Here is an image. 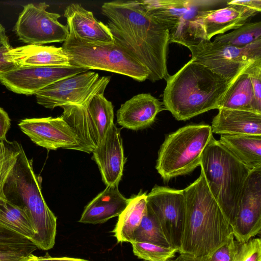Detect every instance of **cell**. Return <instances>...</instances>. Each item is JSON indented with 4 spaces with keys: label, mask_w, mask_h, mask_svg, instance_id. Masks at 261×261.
Returning a JSON list of instances; mask_svg holds the SVG:
<instances>
[{
    "label": "cell",
    "mask_w": 261,
    "mask_h": 261,
    "mask_svg": "<svg viewBox=\"0 0 261 261\" xmlns=\"http://www.w3.org/2000/svg\"><path fill=\"white\" fill-rule=\"evenodd\" d=\"M200 166L211 192L230 225L251 170L214 137L202 152Z\"/></svg>",
    "instance_id": "5b68a950"
},
{
    "label": "cell",
    "mask_w": 261,
    "mask_h": 261,
    "mask_svg": "<svg viewBox=\"0 0 261 261\" xmlns=\"http://www.w3.org/2000/svg\"><path fill=\"white\" fill-rule=\"evenodd\" d=\"M237 261H261V241L259 238H252L242 244Z\"/></svg>",
    "instance_id": "836d02e7"
},
{
    "label": "cell",
    "mask_w": 261,
    "mask_h": 261,
    "mask_svg": "<svg viewBox=\"0 0 261 261\" xmlns=\"http://www.w3.org/2000/svg\"><path fill=\"white\" fill-rule=\"evenodd\" d=\"M237 75L227 79L191 59L166 79L163 97L164 108L178 121L218 110Z\"/></svg>",
    "instance_id": "3957f363"
},
{
    "label": "cell",
    "mask_w": 261,
    "mask_h": 261,
    "mask_svg": "<svg viewBox=\"0 0 261 261\" xmlns=\"http://www.w3.org/2000/svg\"><path fill=\"white\" fill-rule=\"evenodd\" d=\"M257 13L241 6L229 4L222 8L200 11L196 21L201 29L204 40H211L215 35L223 34L248 22Z\"/></svg>",
    "instance_id": "2e32d148"
},
{
    "label": "cell",
    "mask_w": 261,
    "mask_h": 261,
    "mask_svg": "<svg viewBox=\"0 0 261 261\" xmlns=\"http://www.w3.org/2000/svg\"><path fill=\"white\" fill-rule=\"evenodd\" d=\"M229 4L241 6L258 13L261 11V0H233L227 1L226 5Z\"/></svg>",
    "instance_id": "8d00e7d4"
},
{
    "label": "cell",
    "mask_w": 261,
    "mask_h": 261,
    "mask_svg": "<svg viewBox=\"0 0 261 261\" xmlns=\"http://www.w3.org/2000/svg\"><path fill=\"white\" fill-rule=\"evenodd\" d=\"M42 178L37 175L23 147L5 183L6 199L25 208L35 230L31 242L39 249L47 250L55 243L57 217L47 206L41 191Z\"/></svg>",
    "instance_id": "277c9868"
},
{
    "label": "cell",
    "mask_w": 261,
    "mask_h": 261,
    "mask_svg": "<svg viewBox=\"0 0 261 261\" xmlns=\"http://www.w3.org/2000/svg\"><path fill=\"white\" fill-rule=\"evenodd\" d=\"M241 244L231 234L225 243L206 258V261H237Z\"/></svg>",
    "instance_id": "1f68e13d"
},
{
    "label": "cell",
    "mask_w": 261,
    "mask_h": 261,
    "mask_svg": "<svg viewBox=\"0 0 261 261\" xmlns=\"http://www.w3.org/2000/svg\"><path fill=\"white\" fill-rule=\"evenodd\" d=\"M225 2L198 0L194 6L182 15L177 25L169 31V43H176L188 48L204 40L201 29L196 21L197 14L201 10L211 9Z\"/></svg>",
    "instance_id": "7402d4cb"
},
{
    "label": "cell",
    "mask_w": 261,
    "mask_h": 261,
    "mask_svg": "<svg viewBox=\"0 0 261 261\" xmlns=\"http://www.w3.org/2000/svg\"><path fill=\"white\" fill-rule=\"evenodd\" d=\"M261 39V21L246 22L232 32L216 37L214 41L244 47Z\"/></svg>",
    "instance_id": "f1b7e54d"
},
{
    "label": "cell",
    "mask_w": 261,
    "mask_h": 261,
    "mask_svg": "<svg viewBox=\"0 0 261 261\" xmlns=\"http://www.w3.org/2000/svg\"><path fill=\"white\" fill-rule=\"evenodd\" d=\"M11 48H3L0 49V74L18 68L13 63L8 61L5 57V54Z\"/></svg>",
    "instance_id": "74e56055"
},
{
    "label": "cell",
    "mask_w": 261,
    "mask_h": 261,
    "mask_svg": "<svg viewBox=\"0 0 261 261\" xmlns=\"http://www.w3.org/2000/svg\"><path fill=\"white\" fill-rule=\"evenodd\" d=\"M7 232V231H0V233H2V232Z\"/></svg>",
    "instance_id": "b9f144b4"
},
{
    "label": "cell",
    "mask_w": 261,
    "mask_h": 261,
    "mask_svg": "<svg viewBox=\"0 0 261 261\" xmlns=\"http://www.w3.org/2000/svg\"><path fill=\"white\" fill-rule=\"evenodd\" d=\"M37 247H0V261H21L28 257Z\"/></svg>",
    "instance_id": "e575fe53"
},
{
    "label": "cell",
    "mask_w": 261,
    "mask_h": 261,
    "mask_svg": "<svg viewBox=\"0 0 261 261\" xmlns=\"http://www.w3.org/2000/svg\"><path fill=\"white\" fill-rule=\"evenodd\" d=\"M163 110L162 103L149 93L137 94L120 106L117 123L123 127L139 130L151 125Z\"/></svg>",
    "instance_id": "e0dca14e"
},
{
    "label": "cell",
    "mask_w": 261,
    "mask_h": 261,
    "mask_svg": "<svg viewBox=\"0 0 261 261\" xmlns=\"http://www.w3.org/2000/svg\"><path fill=\"white\" fill-rule=\"evenodd\" d=\"M250 76L257 108L261 110V58L250 63L245 69Z\"/></svg>",
    "instance_id": "d6a6232c"
},
{
    "label": "cell",
    "mask_w": 261,
    "mask_h": 261,
    "mask_svg": "<svg viewBox=\"0 0 261 261\" xmlns=\"http://www.w3.org/2000/svg\"><path fill=\"white\" fill-rule=\"evenodd\" d=\"M38 261H88L81 258L68 257H52L47 253L44 256L37 257Z\"/></svg>",
    "instance_id": "f35d334b"
},
{
    "label": "cell",
    "mask_w": 261,
    "mask_h": 261,
    "mask_svg": "<svg viewBox=\"0 0 261 261\" xmlns=\"http://www.w3.org/2000/svg\"><path fill=\"white\" fill-rule=\"evenodd\" d=\"M89 71L75 67L29 66L0 74V82L8 90L21 94H35L59 80Z\"/></svg>",
    "instance_id": "4fadbf2b"
},
{
    "label": "cell",
    "mask_w": 261,
    "mask_h": 261,
    "mask_svg": "<svg viewBox=\"0 0 261 261\" xmlns=\"http://www.w3.org/2000/svg\"><path fill=\"white\" fill-rule=\"evenodd\" d=\"M147 205L158 220L171 246L179 249L185 221L183 190L155 185L147 194Z\"/></svg>",
    "instance_id": "8fae6325"
},
{
    "label": "cell",
    "mask_w": 261,
    "mask_h": 261,
    "mask_svg": "<svg viewBox=\"0 0 261 261\" xmlns=\"http://www.w3.org/2000/svg\"><path fill=\"white\" fill-rule=\"evenodd\" d=\"M134 241L172 247L153 213L147 205L142 221L134 233Z\"/></svg>",
    "instance_id": "83f0119b"
},
{
    "label": "cell",
    "mask_w": 261,
    "mask_h": 261,
    "mask_svg": "<svg viewBox=\"0 0 261 261\" xmlns=\"http://www.w3.org/2000/svg\"><path fill=\"white\" fill-rule=\"evenodd\" d=\"M0 231L10 232L31 241L35 235L27 210L1 197Z\"/></svg>",
    "instance_id": "4316f807"
},
{
    "label": "cell",
    "mask_w": 261,
    "mask_h": 261,
    "mask_svg": "<svg viewBox=\"0 0 261 261\" xmlns=\"http://www.w3.org/2000/svg\"><path fill=\"white\" fill-rule=\"evenodd\" d=\"M21 261H38V260L37 256L31 254Z\"/></svg>",
    "instance_id": "60d3db41"
},
{
    "label": "cell",
    "mask_w": 261,
    "mask_h": 261,
    "mask_svg": "<svg viewBox=\"0 0 261 261\" xmlns=\"http://www.w3.org/2000/svg\"><path fill=\"white\" fill-rule=\"evenodd\" d=\"M234 238L244 244L260 232L261 167L250 171L230 224Z\"/></svg>",
    "instance_id": "7c38bea8"
},
{
    "label": "cell",
    "mask_w": 261,
    "mask_h": 261,
    "mask_svg": "<svg viewBox=\"0 0 261 261\" xmlns=\"http://www.w3.org/2000/svg\"><path fill=\"white\" fill-rule=\"evenodd\" d=\"M213 137L208 124H190L166 136L155 168L163 180L186 175L200 166L202 152Z\"/></svg>",
    "instance_id": "52a82bcc"
},
{
    "label": "cell",
    "mask_w": 261,
    "mask_h": 261,
    "mask_svg": "<svg viewBox=\"0 0 261 261\" xmlns=\"http://www.w3.org/2000/svg\"><path fill=\"white\" fill-rule=\"evenodd\" d=\"M110 76L99 77L93 71H87L57 81L36 94L37 102L46 108L66 105H82L93 94L105 91Z\"/></svg>",
    "instance_id": "9c48e42d"
},
{
    "label": "cell",
    "mask_w": 261,
    "mask_h": 261,
    "mask_svg": "<svg viewBox=\"0 0 261 261\" xmlns=\"http://www.w3.org/2000/svg\"><path fill=\"white\" fill-rule=\"evenodd\" d=\"M49 6L45 2L23 6L14 28L19 40L28 45H43L66 40L67 25L59 22L60 14L46 10Z\"/></svg>",
    "instance_id": "30bf717a"
},
{
    "label": "cell",
    "mask_w": 261,
    "mask_h": 261,
    "mask_svg": "<svg viewBox=\"0 0 261 261\" xmlns=\"http://www.w3.org/2000/svg\"><path fill=\"white\" fill-rule=\"evenodd\" d=\"M129 200L120 192L118 186H107L85 206L79 222L92 224L105 223L118 216Z\"/></svg>",
    "instance_id": "44dd1931"
},
{
    "label": "cell",
    "mask_w": 261,
    "mask_h": 261,
    "mask_svg": "<svg viewBox=\"0 0 261 261\" xmlns=\"http://www.w3.org/2000/svg\"><path fill=\"white\" fill-rule=\"evenodd\" d=\"M22 145L17 141H0V197L6 198L4 188L14 167Z\"/></svg>",
    "instance_id": "f546056e"
},
{
    "label": "cell",
    "mask_w": 261,
    "mask_h": 261,
    "mask_svg": "<svg viewBox=\"0 0 261 261\" xmlns=\"http://www.w3.org/2000/svg\"><path fill=\"white\" fill-rule=\"evenodd\" d=\"M67 26L69 34L62 47L68 56L71 66L88 70L109 71L138 82L148 79L149 72L147 68L115 41L90 42L79 37L70 27Z\"/></svg>",
    "instance_id": "8992f818"
},
{
    "label": "cell",
    "mask_w": 261,
    "mask_h": 261,
    "mask_svg": "<svg viewBox=\"0 0 261 261\" xmlns=\"http://www.w3.org/2000/svg\"><path fill=\"white\" fill-rule=\"evenodd\" d=\"M67 24L81 38L97 43H113L114 39L107 24L98 21L92 12L80 4L67 6L64 13Z\"/></svg>",
    "instance_id": "ffe728a7"
},
{
    "label": "cell",
    "mask_w": 261,
    "mask_h": 261,
    "mask_svg": "<svg viewBox=\"0 0 261 261\" xmlns=\"http://www.w3.org/2000/svg\"><path fill=\"white\" fill-rule=\"evenodd\" d=\"M219 141L250 170L261 167V136L221 135Z\"/></svg>",
    "instance_id": "d4e9b609"
},
{
    "label": "cell",
    "mask_w": 261,
    "mask_h": 261,
    "mask_svg": "<svg viewBox=\"0 0 261 261\" xmlns=\"http://www.w3.org/2000/svg\"><path fill=\"white\" fill-rule=\"evenodd\" d=\"M134 254L146 261H168L174 258L178 249L152 244L133 241L131 243Z\"/></svg>",
    "instance_id": "4dcf8cb0"
},
{
    "label": "cell",
    "mask_w": 261,
    "mask_h": 261,
    "mask_svg": "<svg viewBox=\"0 0 261 261\" xmlns=\"http://www.w3.org/2000/svg\"><path fill=\"white\" fill-rule=\"evenodd\" d=\"M213 134L261 136V114L221 108L212 122Z\"/></svg>",
    "instance_id": "d6986e66"
},
{
    "label": "cell",
    "mask_w": 261,
    "mask_h": 261,
    "mask_svg": "<svg viewBox=\"0 0 261 261\" xmlns=\"http://www.w3.org/2000/svg\"><path fill=\"white\" fill-rule=\"evenodd\" d=\"M188 49L192 59L219 75L232 80L248 64L261 58V39L244 47L203 40Z\"/></svg>",
    "instance_id": "ba28073f"
},
{
    "label": "cell",
    "mask_w": 261,
    "mask_h": 261,
    "mask_svg": "<svg viewBox=\"0 0 261 261\" xmlns=\"http://www.w3.org/2000/svg\"><path fill=\"white\" fill-rule=\"evenodd\" d=\"M18 125L33 142L47 150L64 148L79 150V139L61 116L26 118L21 120Z\"/></svg>",
    "instance_id": "5bb4252c"
},
{
    "label": "cell",
    "mask_w": 261,
    "mask_h": 261,
    "mask_svg": "<svg viewBox=\"0 0 261 261\" xmlns=\"http://www.w3.org/2000/svg\"><path fill=\"white\" fill-rule=\"evenodd\" d=\"M12 47L9 42V38L6 34L4 27L0 23V49L3 48Z\"/></svg>",
    "instance_id": "ab89813d"
},
{
    "label": "cell",
    "mask_w": 261,
    "mask_h": 261,
    "mask_svg": "<svg viewBox=\"0 0 261 261\" xmlns=\"http://www.w3.org/2000/svg\"><path fill=\"white\" fill-rule=\"evenodd\" d=\"M101 12L115 41L147 68L148 80H166L169 31L149 16L138 1L106 2Z\"/></svg>",
    "instance_id": "6da1fadb"
},
{
    "label": "cell",
    "mask_w": 261,
    "mask_h": 261,
    "mask_svg": "<svg viewBox=\"0 0 261 261\" xmlns=\"http://www.w3.org/2000/svg\"><path fill=\"white\" fill-rule=\"evenodd\" d=\"M147 209V193H139L129 198V202L118 216L113 230L118 243L134 241V233L139 227Z\"/></svg>",
    "instance_id": "cb8c5ba5"
},
{
    "label": "cell",
    "mask_w": 261,
    "mask_h": 261,
    "mask_svg": "<svg viewBox=\"0 0 261 261\" xmlns=\"http://www.w3.org/2000/svg\"><path fill=\"white\" fill-rule=\"evenodd\" d=\"M6 59L17 67L56 66L70 67L69 59L62 47L44 45H27L11 48Z\"/></svg>",
    "instance_id": "ac0fdd59"
},
{
    "label": "cell",
    "mask_w": 261,
    "mask_h": 261,
    "mask_svg": "<svg viewBox=\"0 0 261 261\" xmlns=\"http://www.w3.org/2000/svg\"><path fill=\"white\" fill-rule=\"evenodd\" d=\"M103 182L107 186H118L125 162L120 130L113 124L102 141L92 152Z\"/></svg>",
    "instance_id": "9a60e30c"
},
{
    "label": "cell",
    "mask_w": 261,
    "mask_h": 261,
    "mask_svg": "<svg viewBox=\"0 0 261 261\" xmlns=\"http://www.w3.org/2000/svg\"><path fill=\"white\" fill-rule=\"evenodd\" d=\"M11 126V119L7 113L0 107V141H7L6 134Z\"/></svg>",
    "instance_id": "d590c367"
},
{
    "label": "cell",
    "mask_w": 261,
    "mask_h": 261,
    "mask_svg": "<svg viewBox=\"0 0 261 261\" xmlns=\"http://www.w3.org/2000/svg\"><path fill=\"white\" fill-rule=\"evenodd\" d=\"M247 66L238 74L228 89L219 109L224 108L261 114V110L255 102L250 76L245 72Z\"/></svg>",
    "instance_id": "484cf974"
},
{
    "label": "cell",
    "mask_w": 261,
    "mask_h": 261,
    "mask_svg": "<svg viewBox=\"0 0 261 261\" xmlns=\"http://www.w3.org/2000/svg\"><path fill=\"white\" fill-rule=\"evenodd\" d=\"M198 0H141L138 2L151 18L169 31Z\"/></svg>",
    "instance_id": "603a6c76"
},
{
    "label": "cell",
    "mask_w": 261,
    "mask_h": 261,
    "mask_svg": "<svg viewBox=\"0 0 261 261\" xmlns=\"http://www.w3.org/2000/svg\"><path fill=\"white\" fill-rule=\"evenodd\" d=\"M185 225L178 252L207 258L232 234L230 223L211 192L203 173L183 189Z\"/></svg>",
    "instance_id": "7a4b0ae2"
}]
</instances>
